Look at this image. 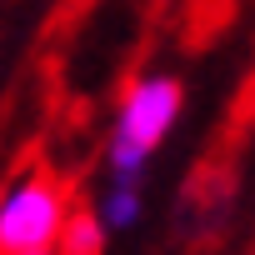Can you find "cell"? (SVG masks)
Wrapping results in <instances>:
<instances>
[{"label":"cell","instance_id":"cell-1","mask_svg":"<svg viewBox=\"0 0 255 255\" xmlns=\"http://www.w3.org/2000/svg\"><path fill=\"white\" fill-rule=\"evenodd\" d=\"M75 180L35 165L0 195V255H45L70 220Z\"/></svg>","mask_w":255,"mask_h":255},{"label":"cell","instance_id":"cell-2","mask_svg":"<svg viewBox=\"0 0 255 255\" xmlns=\"http://www.w3.org/2000/svg\"><path fill=\"white\" fill-rule=\"evenodd\" d=\"M180 115V80L170 75H155V80H140L120 105V125H115V140H110V165H115V180H140L145 170V155L165 140V130Z\"/></svg>","mask_w":255,"mask_h":255},{"label":"cell","instance_id":"cell-3","mask_svg":"<svg viewBox=\"0 0 255 255\" xmlns=\"http://www.w3.org/2000/svg\"><path fill=\"white\" fill-rule=\"evenodd\" d=\"M55 255H100V220H95L90 210H70Z\"/></svg>","mask_w":255,"mask_h":255},{"label":"cell","instance_id":"cell-4","mask_svg":"<svg viewBox=\"0 0 255 255\" xmlns=\"http://www.w3.org/2000/svg\"><path fill=\"white\" fill-rule=\"evenodd\" d=\"M140 215V190L130 185V180H115V190H110V200H105V220L110 225H130Z\"/></svg>","mask_w":255,"mask_h":255},{"label":"cell","instance_id":"cell-5","mask_svg":"<svg viewBox=\"0 0 255 255\" xmlns=\"http://www.w3.org/2000/svg\"><path fill=\"white\" fill-rule=\"evenodd\" d=\"M45 255H50V250H45Z\"/></svg>","mask_w":255,"mask_h":255}]
</instances>
